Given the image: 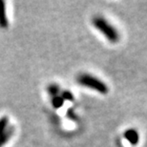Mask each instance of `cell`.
<instances>
[{
    "label": "cell",
    "mask_w": 147,
    "mask_h": 147,
    "mask_svg": "<svg viewBox=\"0 0 147 147\" xmlns=\"http://www.w3.org/2000/svg\"><path fill=\"white\" fill-rule=\"evenodd\" d=\"M62 99L64 100V99H66V100H73V95L71 93L69 92V91H65L63 94H62Z\"/></svg>",
    "instance_id": "obj_7"
},
{
    "label": "cell",
    "mask_w": 147,
    "mask_h": 147,
    "mask_svg": "<svg viewBox=\"0 0 147 147\" xmlns=\"http://www.w3.org/2000/svg\"><path fill=\"white\" fill-rule=\"evenodd\" d=\"M49 93L51 94L52 96H55L58 93V87L57 85H51V86L49 87Z\"/></svg>",
    "instance_id": "obj_6"
},
{
    "label": "cell",
    "mask_w": 147,
    "mask_h": 147,
    "mask_svg": "<svg viewBox=\"0 0 147 147\" xmlns=\"http://www.w3.org/2000/svg\"><path fill=\"white\" fill-rule=\"evenodd\" d=\"M0 25L2 27H6L8 25V20L7 17H6V13H5V6H4V2L0 1Z\"/></svg>",
    "instance_id": "obj_4"
},
{
    "label": "cell",
    "mask_w": 147,
    "mask_h": 147,
    "mask_svg": "<svg viewBox=\"0 0 147 147\" xmlns=\"http://www.w3.org/2000/svg\"><path fill=\"white\" fill-rule=\"evenodd\" d=\"M124 138L131 143V144H133V145L137 144V143L139 142V140H140V136H139L138 131H136L133 128L128 129V130L125 131Z\"/></svg>",
    "instance_id": "obj_3"
},
{
    "label": "cell",
    "mask_w": 147,
    "mask_h": 147,
    "mask_svg": "<svg viewBox=\"0 0 147 147\" xmlns=\"http://www.w3.org/2000/svg\"><path fill=\"white\" fill-rule=\"evenodd\" d=\"M93 25L98 31H99L103 36L107 38L111 43H117L119 40V34L109 21L101 16H95L93 18Z\"/></svg>",
    "instance_id": "obj_1"
},
{
    "label": "cell",
    "mask_w": 147,
    "mask_h": 147,
    "mask_svg": "<svg viewBox=\"0 0 147 147\" xmlns=\"http://www.w3.org/2000/svg\"><path fill=\"white\" fill-rule=\"evenodd\" d=\"M78 82L81 86L95 90L99 94H103V95L107 94L108 91H109L107 84H105L99 78L90 75V74H81V75H79L78 78Z\"/></svg>",
    "instance_id": "obj_2"
},
{
    "label": "cell",
    "mask_w": 147,
    "mask_h": 147,
    "mask_svg": "<svg viewBox=\"0 0 147 147\" xmlns=\"http://www.w3.org/2000/svg\"><path fill=\"white\" fill-rule=\"evenodd\" d=\"M53 105L55 107V108H59L60 106H62L64 100L62 99V98H60V96H55L54 99H53Z\"/></svg>",
    "instance_id": "obj_5"
},
{
    "label": "cell",
    "mask_w": 147,
    "mask_h": 147,
    "mask_svg": "<svg viewBox=\"0 0 147 147\" xmlns=\"http://www.w3.org/2000/svg\"><path fill=\"white\" fill-rule=\"evenodd\" d=\"M6 125V122H5V120H1L0 121V134L2 133V131H3V128H4V126Z\"/></svg>",
    "instance_id": "obj_8"
}]
</instances>
